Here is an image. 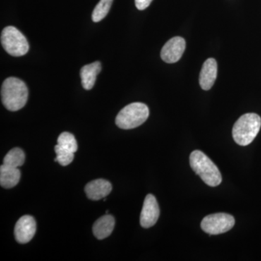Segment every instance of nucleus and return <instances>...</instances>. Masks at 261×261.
Listing matches in <instances>:
<instances>
[{
	"instance_id": "1",
	"label": "nucleus",
	"mask_w": 261,
	"mask_h": 261,
	"mask_svg": "<svg viewBox=\"0 0 261 261\" xmlns=\"http://www.w3.org/2000/svg\"><path fill=\"white\" fill-rule=\"evenodd\" d=\"M29 91L23 81L10 77L3 82L1 89L2 102L8 111H18L28 100Z\"/></svg>"
},
{
	"instance_id": "2",
	"label": "nucleus",
	"mask_w": 261,
	"mask_h": 261,
	"mask_svg": "<svg viewBox=\"0 0 261 261\" xmlns=\"http://www.w3.org/2000/svg\"><path fill=\"white\" fill-rule=\"evenodd\" d=\"M192 170L210 187H217L222 181V176L216 164L205 153L195 150L190 157Z\"/></svg>"
},
{
	"instance_id": "3",
	"label": "nucleus",
	"mask_w": 261,
	"mask_h": 261,
	"mask_svg": "<svg viewBox=\"0 0 261 261\" xmlns=\"http://www.w3.org/2000/svg\"><path fill=\"white\" fill-rule=\"evenodd\" d=\"M261 127V118L256 113H246L240 117L233 127L232 135L237 144L247 146L255 140Z\"/></svg>"
},
{
	"instance_id": "4",
	"label": "nucleus",
	"mask_w": 261,
	"mask_h": 261,
	"mask_svg": "<svg viewBox=\"0 0 261 261\" xmlns=\"http://www.w3.org/2000/svg\"><path fill=\"white\" fill-rule=\"evenodd\" d=\"M149 115V108L144 103H130L118 113L116 124L122 129H132L145 123Z\"/></svg>"
},
{
	"instance_id": "5",
	"label": "nucleus",
	"mask_w": 261,
	"mask_h": 261,
	"mask_svg": "<svg viewBox=\"0 0 261 261\" xmlns=\"http://www.w3.org/2000/svg\"><path fill=\"white\" fill-rule=\"evenodd\" d=\"M1 43L5 50L12 56H23L29 51L27 38L14 27H7L3 29Z\"/></svg>"
},
{
	"instance_id": "6",
	"label": "nucleus",
	"mask_w": 261,
	"mask_h": 261,
	"mask_svg": "<svg viewBox=\"0 0 261 261\" xmlns=\"http://www.w3.org/2000/svg\"><path fill=\"white\" fill-rule=\"evenodd\" d=\"M234 224V218L231 215L219 213L204 218L201 222V228L210 235H217L227 232Z\"/></svg>"
},
{
	"instance_id": "7",
	"label": "nucleus",
	"mask_w": 261,
	"mask_h": 261,
	"mask_svg": "<svg viewBox=\"0 0 261 261\" xmlns=\"http://www.w3.org/2000/svg\"><path fill=\"white\" fill-rule=\"evenodd\" d=\"M186 48L185 39L180 37H173L166 43L161 56L163 61L167 63H174L181 59Z\"/></svg>"
},
{
	"instance_id": "8",
	"label": "nucleus",
	"mask_w": 261,
	"mask_h": 261,
	"mask_svg": "<svg viewBox=\"0 0 261 261\" xmlns=\"http://www.w3.org/2000/svg\"><path fill=\"white\" fill-rule=\"evenodd\" d=\"M160 216L159 203L154 195L146 196L140 216V224L143 228L152 227L157 222Z\"/></svg>"
},
{
	"instance_id": "9",
	"label": "nucleus",
	"mask_w": 261,
	"mask_h": 261,
	"mask_svg": "<svg viewBox=\"0 0 261 261\" xmlns=\"http://www.w3.org/2000/svg\"><path fill=\"white\" fill-rule=\"evenodd\" d=\"M37 224L31 216H22L15 226V237L20 244L28 243L35 235Z\"/></svg>"
},
{
	"instance_id": "10",
	"label": "nucleus",
	"mask_w": 261,
	"mask_h": 261,
	"mask_svg": "<svg viewBox=\"0 0 261 261\" xmlns=\"http://www.w3.org/2000/svg\"><path fill=\"white\" fill-rule=\"evenodd\" d=\"M217 62L214 58L206 60L202 65L200 74V85L203 90H209L217 78Z\"/></svg>"
},
{
	"instance_id": "11",
	"label": "nucleus",
	"mask_w": 261,
	"mask_h": 261,
	"mask_svg": "<svg viewBox=\"0 0 261 261\" xmlns=\"http://www.w3.org/2000/svg\"><path fill=\"white\" fill-rule=\"evenodd\" d=\"M112 191V185L105 179H96L89 182L85 187L87 197L92 200H99L107 197Z\"/></svg>"
},
{
	"instance_id": "12",
	"label": "nucleus",
	"mask_w": 261,
	"mask_h": 261,
	"mask_svg": "<svg viewBox=\"0 0 261 261\" xmlns=\"http://www.w3.org/2000/svg\"><path fill=\"white\" fill-rule=\"evenodd\" d=\"M102 65L100 62L96 61L91 64L82 67L80 70L82 86L86 90H91L97 80V75L101 71Z\"/></svg>"
},
{
	"instance_id": "13",
	"label": "nucleus",
	"mask_w": 261,
	"mask_h": 261,
	"mask_svg": "<svg viewBox=\"0 0 261 261\" xmlns=\"http://www.w3.org/2000/svg\"><path fill=\"white\" fill-rule=\"evenodd\" d=\"M114 226V218L111 215L106 214L95 221L92 231L96 238L103 240L108 238L112 233Z\"/></svg>"
},
{
	"instance_id": "14",
	"label": "nucleus",
	"mask_w": 261,
	"mask_h": 261,
	"mask_svg": "<svg viewBox=\"0 0 261 261\" xmlns=\"http://www.w3.org/2000/svg\"><path fill=\"white\" fill-rule=\"evenodd\" d=\"M20 179V171L18 168L2 165L0 167V185L4 188L11 189L18 185Z\"/></svg>"
},
{
	"instance_id": "15",
	"label": "nucleus",
	"mask_w": 261,
	"mask_h": 261,
	"mask_svg": "<svg viewBox=\"0 0 261 261\" xmlns=\"http://www.w3.org/2000/svg\"><path fill=\"white\" fill-rule=\"evenodd\" d=\"M25 159L23 151L18 147H15L10 150L5 155L3 164L10 167L18 168L23 166Z\"/></svg>"
},
{
	"instance_id": "16",
	"label": "nucleus",
	"mask_w": 261,
	"mask_h": 261,
	"mask_svg": "<svg viewBox=\"0 0 261 261\" xmlns=\"http://www.w3.org/2000/svg\"><path fill=\"white\" fill-rule=\"evenodd\" d=\"M113 0H100L96 5L92 13V20L95 23L101 21L109 13Z\"/></svg>"
},
{
	"instance_id": "17",
	"label": "nucleus",
	"mask_w": 261,
	"mask_h": 261,
	"mask_svg": "<svg viewBox=\"0 0 261 261\" xmlns=\"http://www.w3.org/2000/svg\"><path fill=\"white\" fill-rule=\"evenodd\" d=\"M55 151H56L57 157L55 159V161L58 162L61 166H66L72 163L74 159V152L68 150V149L61 147L59 145H57L55 147Z\"/></svg>"
},
{
	"instance_id": "18",
	"label": "nucleus",
	"mask_w": 261,
	"mask_h": 261,
	"mask_svg": "<svg viewBox=\"0 0 261 261\" xmlns=\"http://www.w3.org/2000/svg\"><path fill=\"white\" fill-rule=\"evenodd\" d=\"M58 145L73 152H76L78 149V145L75 137L69 132H63L58 137Z\"/></svg>"
},
{
	"instance_id": "19",
	"label": "nucleus",
	"mask_w": 261,
	"mask_h": 261,
	"mask_svg": "<svg viewBox=\"0 0 261 261\" xmlns=\"http://www.w3.org/2000/svg\"><path fill=\"white\" fill-rule=\"evenodd\" d=\"M152 2V0H135V5L137 9L143 10L148 8Z\"/></svg>"
}]
</instances>
